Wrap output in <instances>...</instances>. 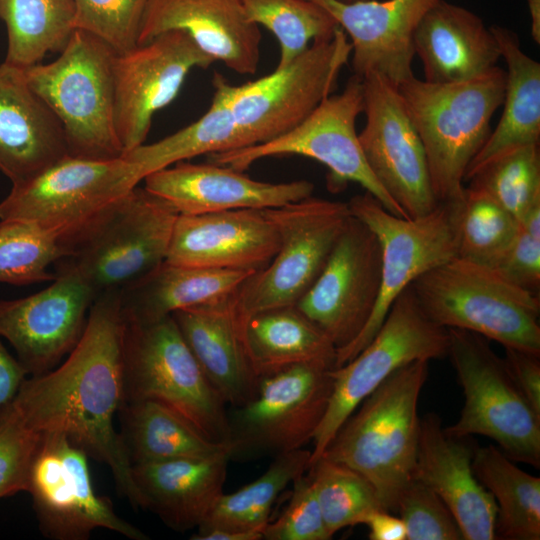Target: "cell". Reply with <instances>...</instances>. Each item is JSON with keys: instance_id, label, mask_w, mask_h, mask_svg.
Segmentation results:
<instances>
[{"instance_id": "21", "label": "cell", "mask_w": 540, "mask_h": 540, "mask_svg": "<svg viewBox=\"0 0 540 540\" xmlns=\"http://www.w3.org/2000/svg\"><path fill=\"white\" fill-rule=\"evenodd\" d=\"M144 188L180 215L276 208L312 196L308 180L270 183L212 162L180 161L144 177Z\"/></svg>"}, {"instance_id": "46", "label": "cell", "mask_w": 540, "mask_h": 540, "mask_svg": "<svg viewBox=\"0 0 540 540\" xmlns=\"http://www.w3.org/2000/svg\"><path fill=\"white\" fill-rule=\"evenodd\" d=\"M290 500L275 521L263 529L266 540H328L329 535L309 474L293 481Z\"/></svg>"}, {"instance_id": "15", "label": "cell", "mask_w": 540, "mask_h": 540, "mask_svg": "<svg viewBox=\"0 0 540 540\" xmlns=\"http://www.w3.org/2000/svg\"><path fill=\"white\" fill-rule=\"evenodd\" d=\"M178 215L137 185L59 262L74 269L97 296L123 289L166 260Z\"/></svg>"}, {"instance_id": "41", "label": "cell", "mask_w": 540, "mask_h": 540, "mask_svg": "<svg viewBox=\"0 0 540 540\" xmlns=\"http://www.w3.org/2000/svg\"><path fill=\"white\" fill-rule=\"evenodd\" d=\"M519 230L511 213L485 193L465 187L457 257L493 269Z\"/></svg>"}, {"instance_id": "10", "label": "cell", "mask_w": 540, "mask_h": 540, "mask_svg": "<svg viewBox=\"0 0 540 540\" xmlns=\"http://www.w3.org/2000/svg\"><path fill=\"white\" fill-rule=\"evenodd\" d=\"M450 357L462 387L458 420L445 432L455 438L481 435L497 443L511 460L540 467V416L523 398L488 339L447 328Z\"/></svg>"}, {"instance_id": "32", "label": "cell", "mask_w": 540, "mask_h": 540, "mask_svg": "<svg viewBox=\"0 0 540 540\" xmlns=\"http://www.w3.org/2000/svg\"><path fill=\"white\" fill-rule=\"evenodd\" d=\"M239 335L259 378L297 364L335 365V346L295 305L254 314Z\"/></svg>"}, {"instance_id": "25", "label": "cell", "mask_w": 540, "mask_h": 540, "mask_svg": "<svg viewBox=\"0 0 540 540\" xmlns=\"http://www.w3.org/2000/svg\"><path fill=\"white\" fill-rule=\"evenodd\" d=\"M169 30L185 31L204 53L236 73L257 71L261 32L241 0H149L138 44Z\"/></svg>"}, {"instance_id": "37", "label": "cell", "mask_w": 540, "mask_h": 540, "mask_svg": "<svg viewBox=\"0 0 540 540\" xmlns=\"http://www.w3.org/2000/svg\"><path fill=\"white\" fill-rule=\"evenodd\" d=\"M311 449L300 448L274 457L257 479L232 493H223L198 529L261 531L270 521L279 494L310 468Z\"/></svg>"}, {"instance_id": "39", "label": "cell", "mask_w": 540, "mask_h": 540, "mask_svg": "<svg viewBox=\"0 0 540 540\" xmlns=\"http://www.w3.org/2000/svg\"><path fill=\"white\" fill-rule=\"evenodd\" d=\"M519 222L533 207L540 204L539 145H526L510 150L487 162L466 180Z\"/></svg>"}, {"instance_id": "29", "label": "cell", "mask_w": 540, "mask_h": 540, "mask_svg": "<svg viewBox=\"0 0 540 540\" xmlns=\"http://www.w3.org/2000/svg\"><path fill=\"white\" fill-rule=\"evenodd\" d=\"M203 374L227 406L240 407L257 393L259 377L244 350L231 297L171 314Z\"/></svg>"}, {"instance_id": "16", "label": "cell", "mask_w": 540, "mask_h": 540, "mask_svg": "<svg viewBox=\"0 0 540 540\" xmlns=\"http://www.w3.org/2000/svg\"><path fill=\"white\" fill-rule=\"evenodd\" d=\"M87 454L65 435L42 436L32 459L26 491L42 534L53 540H86L104 528L131 540H148L141 529L118 516L108 497L92 485Z\"/></svg>"}, {"instance_id": "22", "label": "cell", "mask_w": 540, "mask_h": 540, "mask_svg": "<svg viewBox=\"0 0 540 540\" xmlns=\"http://www.w3.org/2000/svg\"><path fill=\"white\" fill-rule=\"evenodd\" d=\"M323 7L350 38L354 74L376 73L398 87L414 76L413 37L438 0H311Z\"/></svg>"}, {"instance_id": "4", "label": "cell", "mask_w": 540, "mask_h": 540, "mask_svg": "<svg viewBox=\"0 0 540 540\" xmlns=\"http://www.w3.org/2000/svg\"><path fill=\"white\" fill-rule=\"evenodd\" d=\"M141 181L136 168L123 157L103 160L67 155L12 183L0 201V221L37 226L68 256Z\"/></svg>"}, {"instance_id": "48", "label": "cell", "mask_w": 540, "mask_h": 540, "mask_svg": "<svg viewBox=\"0 0 540 540\" xmlns=\"http://www.w3.org/2000/svg\"><path fill=\"white\" fill-rule=\"evenodd\" d=\"M539 357L540 355L507 347L503 358L514 384L538 416H540Z\"/></svg>"}, {"instance_id": "28", "label": "cell", "mask_w": 540, "mask_h": 540, "mask_svg": "<svg viewBox=\"0 0 540 540\" xmlns=\"http://www.w3.org/2000/svg\"><path fill=\"white\" fill-rule=\"evenodd\" d=\"M229 450L209 456L135 464L132 474L142 508L173 530L199 528L224 493Z\"/></svg>"}, {"instance_id": "7", "label": "cell", "mask_w": 540, "mask_h": 540, "mask_svg": "<svg viewBox=\"0 0 540 540\" xmlns=\"http://www.w3.org/2000/svg\"><path fill=\"white\" fill-rule=\"evenodd\" d=\"M123 379L124 402H161L208 439L228 445V406L203 374L171 315L153 321L125 317Z\"/></svg>"}, {"instance_id": "51", "label": "cell", "mask_w": 540, "mask_h": 540, "mask_svg": "<svg viewBox=\"0 0 540 540\" xmlns=\"http://www.w3.org/2000/svg\"><path fill=\"white\" fill-rule=\"evenodd\" d=\"M192 540H261V531H236L218 528L198 529Z\"/></svg>"}, {"instance_id": "35", "label": "cell", "mask_w": 540, "mask_h": 540, "mask_svg": "<svg viewBox=\"0 0 540 540\" xmlns=\"http://www.w3.org/2000/svg\"><path fill=\"white\" fill-rule=\"evenodd\" d=\"M7 29L4 63L26 69L60 53L75 30L73 0H0Z\"/></svg>"}, {"instance_id": "27", "label": "cell", "mask_w": 540, "mask_h": 540, "mask_svg": "<svg viewBox=\"0 0 540 540\" xmlns=\"http://www.w3.org/2000/svg\"><path fill=\"white\" fill-rule=\"evenodd\" d=\"M424 80L457 83L480 77L497 67L498 42L472 11L438 0L422 17L413 37Z\"/></svg>"}, {"instance_id": "18", "label": "cell", "mask_w": 540, "mask_h": 540, "mask_svg": "<svg viewBox=\"0 0 540 540\" xmlns=\"http://www.w3.org/2000/svg\"><path fill=\"white\" fill-rule=\"evenodd\" d=\"M381 286V248L359 218L347 219L321 274L295 305L333 343H352L370 319Z\"/></svg>"}, {"instance_id": "50", "label": "cell", "mask_w": 540, "mask_h": 540, "mask_svg": "<svg viewBox=\"0 0 540 540\" xmlns=\"http://www.w3.org/2000/svg\"><path fill=\"white\" fill-rule=\"evenodd\" d=\"M370 540H406V528L399 516L382 509L371 512L364 520Z\"/></svg>"}, {"instance_id": "36", "label": "cell", "mask_w": 540, "mask_h": 540, "mask_svg": "<svg viewBox=\"0 0 540 540\" xmlns=\"http://www.w3.org/2000/svg\"><path fill=\"white\" fill-rule=\"evenodd\" d=\"M222 92L213 86L208 110L196 121L150 144H142L122 157L145 176L199 155L245 147Z\"/></svg>"}, {"instance_id": "42", "label": "cell", "mask_w": 540, "mask_h": 540, "mask_svg": "<svg viewBox=\"0 0 540 540\" xmlns=\"http://www.w3.org/2000/svg\"><path fill=\"white\" fill-rule=\"evenodd\" d=\"M61 245L37 226L0 221V282L16 286L52 281L49 268L64 258Z\"/></svg>"}, {"instance_id": "20", "label": "cell", "mask_w": 540, "mask_h": 540, "mask_svg": "<svg viewBox=\"0 0 540 540\" xmlns=\"http://www.w3.org/2000/svg\"><path fill=\"white\" fill-rule=\"evenodd\" d=\"M52 283L26 297L0 300V337L29 376L53 369L80 340L94 290L71 267L55 264Z\"/></svg>"}, {"instance_id": "33", "label": "cell", "mask_w": 540, "mask_h": 540, "mask_svg": "<svg viewBox=\"0 0 540 540\" xmlns=\"http://www.w3.org/2000/svg\"><path fill=\"white\" fill-rule=\"evenodd\" d=\"M121 438L132 465L202 457L229 450L208 439L179 413L154 400L124 402Z\"/></svg>"}, {"instance_id": "13", "label": "cell", "mask_w": 540, "mask_h": 540, "mask_svg": "<svg viewBox=\"0 0 540 540\" xmlns=\"http://www.w3.org/2000/svg\"><path fill=\"white\" fill-rule=\"evenodd\" d=\"M362 78L353 75L344 90L331 94L299 125L264 143L207 155L208 161L246 171L258 160L285 155L314 159L329 170L331 191L348 182L361 185L390 213L407 218L370 170L356 131L357 117L363 113Z\"/></svg>"}, {"instance_id": "47", "label": "cell", "mask_w": 540, "mask_h": 540, "mask_svg": "<svg viewBox=\"0 0 540 540\" xmlns=\"http://www.w3.org/2000/svg\"><path fill=\"white\" fill-rule=\"evenodd\" d=\"M508 282L534 294L540 290V237L520 230L493 268Z\"/></svg>"}, {"instance_id": "3", "label": "cell", "mask_w": 540, "mask_h": 540, "mask_svg": "<svg viewBox=\"0 0 540 540\" xmlns=\"http://www.w3.org/2000/svg\"><path fill=\"white\" fill-rule=\"evenodd\" d=\"M505 86L506 72L497 66L469 81L439 84L412 76L397 87L422 141L438 203L463 199L466 171L491 133Z\"/></svg>"}, {"instance_id": "49", "label": "cell", "mask_w": 540, "mask_h": 540, "mask_svg": "<svg viewBox=\"0 0 540 540\" xmlns=\"http://www.w3.org/2000/svg\"><path fill=\"white\" fill-rule=\"evenodd\" d=\"M28 373L5 348L0 337V410L17 394Z\"/></svg>"}, {"instance_id": "9", "label": "cell", "mask_w": 540, "mask_h": 540, "mask_svg": "<svg viewBox=\"0 0 540 540\" xmlns=\"http://www.w3.org/2000/svg\"><path fill=\"white\" fill-rule=\"evenodd\" d=\"M263 210L280 244L268 265L250 275L231 297L238 332L256 313L297 304L321 274L351 215L348 203L312 196Z\"/></svg>"}, {"instance_id": "19", "label": "cell", "mask_w": 540, "mask_h": 540, "mask_svg": "<svg viewBox=\"0 0 540 540\" xmlns=\"http://www.w3.org/2000/svg\"><path fill=\"white\" fill-rule=\"evenodd\" d=\"M214 62L183 30L160 33L116 54L114 123L124 153L145 143L154 114L176 98L187 75Z\"/></svg>"}, {"instance_id": "5", "label": "cell", "mask_w": 540, "mask_h": 540, "mask_svg": "<svg viewBox=\"0 0 540 540\" xmlns=\"http://www.w3.org/2000/svg\"><path fill=\"white\" fill-rule=\"evenodd\" d=\"M116 54L75 29L54 61L23 69L29 87L60 122L71 156L105 160L124 153L114 123Z\"/></svg>"}, {"instance_id": "45", "label": "cell", "mask_w": 540, "mask_h": 540, "mask_svg": "<svg viewBox=\"0 0 540 540\" xmlns=\"http://www.w3.org/2000/svg\"><path fill=\"white\" fill-rule=\"evenodd\" d=\"M41 439L21 422L10 402L0 410V499L26 491Z\"/></svg>"}, {"instance_id": "14", "label": "cell", "mask_w": 540, "mask_h": 540, "mask_svg": "<svg viewBox=\"0 0 540 540\" xmlns=\"http://www.w3.org/2000/svg\"><path fill=\"white\" fill-rule=\"evenodd\" d=\"M331 369L304 363L261 377L254 398L228 412L230 460L275 457L312 441L331 395Z\"/></svg>"}, {"instance_id": "53", "label": "cell", "mask_w": 540, "mask_h": 540, "mask_svg": "<svg viewBox=\"0 0 540 540\" xmlns=\"http://www.w3.org/2000/svg\"><path fill=\"white\" fill-rule=\"evenodd\" d=\"M340 1L346 2V3H351V2L363 1V0H340Z\"/></svg>"}, {"instance_id": "24", "label": "cell", "mask_w": 540, "mask_h": 540, "mask_svg": "<svg viewBox=\"0 0 540 540\" xmlns=\"http://www.w3.org/2000/svg\"><path fill=\"white\" fill-rule=\"evenodd\" d=\"M473 454V447L463 438L445 432L438 415L420 418L413 478L442 499L464 540H494L497 506L474 473Z\"/></svg>"}, {"instance_id": "17", "label": "cell", "mask_w": 540, "mask_h": 540, "mask_svg": "<svg viewBox=\"0 0 540 540\" xmlns=\"http://www.w3.org/2000/svg\"><path fill=\"white\" fill-rule=\"evenodd\" d=\"M365 125L358 134L370 170L409 219L439 204L419 134L398 89L376 73L362 78Z\"/></svg>"}, {"instance_id": "44", "label": "cell", "mask_w": 540, "mask_h": 540, "mask_svg": "<svg viewBox=\"0 0 540 540\" xmlns=\"http://www.w3.org/2000/svg\"><path fill=\"white\" fill-rule=\"evenodd\" d=\"M396 513L404 522L406 540H463L455 518L442 499L415 478L402 491Z\"/></svg>"}, {"instance_id": "38", "label": "cell", "mask_w": 540, "mask_h": 540, "mask_svg": "<svg viewBox=\"0 0 540 540\" xmlns=\"http://www.w3.org/2000/svg\"><path fill=\"white\" fill-rule=\"evenodd\" d=\"M246 14L278 40L281 68L303 53L312 42L333 36L336 20L311 0H241Z\"/></svg>"}, {"instance_id": "8", "label": "cell", "mask_w": 540, "mask_h": 540, "mask_svg": "<svg viewBox=\"0 0 540 540\" xmlns=\"http://www.w3.org/2000/svg\"><path fill=\"white\" fill-rule=\"evenodd\" d=\"M351 44L338 27L333 36L316 40L287 65L242 85L220 73L212 86L223 94L245 147L279 137L304 121L337 87Z\"/></svg>"}, {"instance_id": "11", "label": "cell", "mask_w": 540, "mask_h": 540, "mask_svg": "<svg viewBox=\"0 0 540 540\" xmlns=\"http://www.w3.org/2000/svg\"><path fill=\"white\" fill-rule=\"evenodd\" d=\"M463 199L439 203L416 219L390 213L366 191L350 199L351 214L378 238L381 286L370 319L352 343L336 351L334 368L353 359L371 341L403 290L425 272L457 256Z\"/></svg>"}, {"instance_id": "26", "label": "cell", "mask_w": 540, "mask_h": 540, "mask_svg": "<svg viewBox=\"0 0 540 540\" xmlns=\"http://www.w3.org/2000/svg\"><path fill=\"white\" fill-rule=\"evenodd\" d=\"M69 155L58 119L27 84L23 69L0 65V171L25 180Z\"/></svg>"}, {"instance_id": "1", "label": "cell", "mask_w": 540, "mask_h": 540, "mask_svg": "<svg viewBox=\"0 0 540 540\" xmlns=\"http://www.w3.org/2000/svg\"><path fill=\"white\" fill-rule=\"evenodd\" d=\"M122 289L101 292L92 303L83 334L58 367L28 376L10 405L32 432L65 435L106 464L116 488L132 505L142 501L132 463L114 417L124 402Z\"/></svg>"}, {"instance_id": "30", "label": "cell", "mask_w": 540, "mask_h": 540, "mask_svg": "<svg viewBox=\"0 0 540 540\" xmlns=\"http://www.w3.org/2000/svg\"><path fill=\"white\" fill-rule=\"evenodd\" d=\"M253 273L164 261L122 289L123 312L129 319L153 321L177 310L221 302Z\"/></svg>"}, {"instance_id": "23", "label": "cell", "mask_w": 540, "mask_h": 540, "mask_svg": "<svg viewBox=\"0 0 540 540\" xmlns=\"http://www.w3.org/2000/svg\"><path fill=\"white\" fill-rule=\"evenodd\" d=\"M279 233L263 209L178 215L166 262L257 272L276 254Z\"/></svg>"}, {"instance_id": "12", "label": "cell", "mask_w": 540, "mask_h": 540, "mask_svg": "<svg viewBox=\"0 0 540 540\" xmlns=\"http://www.w3.org/2000/svg\"><path fill=\"white\" fill-rule=\"evenodd\" d=\"M448 329L423 310L409 285L396 298L371 341L350 361L331 369L333 386L312 443L310 466L360 403L399 368L448 354Z\"/></svg>"}, {"instance_id": "2", "label": "cell", "mask_w": 540, "mask_h": 540, "mask_svg": "<svg viewBox=\"0 0 540 540\" xmlns=\"http://www.w3.org/2000/svg\"><path fill=\"white\" fill-rule=\"evenodd\" d=\"M428 363L412 362L385 379L347 418L321 455L365 477L388 512H396L399 497L413 478L418 401Z\"/></svg>"}, {"instance_id": "43", "label": "cell", "mask_w": 540, "mask_h": 540, "mask_svg": "<svg viewBox=\"0 0 540 540\" xmlns=\"http://www.w3.org/2000/svg\"><path fill=\"white\" fill-rule=\"evenodd\" d=\"M75 29L86 31L123 53L138 44L149 0H73Z\"/></svg>"}, {"instance_id": "52", "label": "cell", "mask_w": 540, "mask_h": 540, "mask_svg": "<svg viewBox=\"0 0 540 540\" xmlns=\"http://www.w3.org/2000/svg\"><path fill=\"white\" fill-rule=\"evenodd\" d=\"M531 16V35L536 44H540V0H527Z\"/></svg>"}, {"instance_id": "34", "label": "cell", "mask_w": 540, "mask_h": 540, "mask_svg": "<svg viewBox=\"0 0 540 540\" xmlns=\"http://www.w3.org/2000/svg\"><path fill=\"white\" fill-rule=\"evenodd\" d=\"M472 466L497 506L496 539H540V478L493 444L474 449Z\"/></svg>"}, {"instance_id": "6", "label": "cell", "mask_w": 540, "mask_h": 540, "mask_svg": "<svg viewBox=\"0 0 540 540\" xmlns=\"http://www.w3.org/2000/svg\"><path fill=\"white\" fill-rule=\"evenodd\" d=\"M410 286L437 324L540 355L539 295L508 282L494 269L456 256Z\"/></svg>"}, {"instance_id": "31", "label": "cell", "mask_w": 540, "mask_h": 540, "mask_svg": "<svg viewBox=\"0 0 540 540\" xmlns=\"http://www.w3.org/2000/svg\"><path fill=\"white\" fill-rule=\"evenodd\" d=\"M491 28L507 70L503 112L496 128L470 163L466 178L494 158L540 141V63L521 48L510 29Z\"/></svg>"}, {"instance_id": "40", "label": "cell", "mask_w": 540, "mask_h": 540, "mask_svg": "<svg viewBox=\"0 0 540 540\" xmlns=\"http://www.w3.org/2000/svg\"><path fill=\"white\" fill-rule=\"evenodd\" d=\"M308 474L331 537L343 528L363 524L371 512L382 509L371 483L344 464L320 457Z\"/></svg>"}]
</instances>
